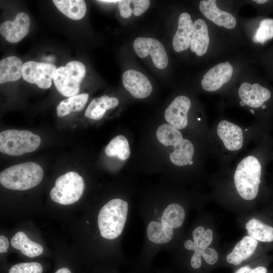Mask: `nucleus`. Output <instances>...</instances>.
Masks as SVG:
<instances>
[{"mask_svg": "<svg viewBox=\"0 0 273 273\" xmlns=\"http://www.w3.org/2000/svg\"><path fill=\"white\" fill-rule=\"evenodd\" d=\"M43 171L33 162L13 165L0 173V183L4 187L14 190H26L37 186L42 180Z\"/></svg>", "mask_w": 273, "mask_h": 273, "instance_id": "nucleus-1", "label": "nucleus"}, {"mask_svg": "<svg viewBox=\"0 0 273 273\" xmlns=\"http://www.w3.org/2000/svg\"><path fill=\"white\" fill-rule=\"evenodd\" d=\"M127 212L128 203L120 199H112L104 205L98 218L102 237L109 240L117 238L125 225Z\"/></svg>", "mask_w": 273, "mask_h": 273, "instance_id": "nucleus-2", "label": "nucleus"}, {"mask_svg": "<svg viewBox=\"0 0 273 273\" xmlns=\"http://www.w3.org/2000/svg\"><path fill=\"white\" fill-rule=\"evenodd\" d=\"M261 166L253 156L244 158L238 165L234 174L236 188L243 199L251 200L257 195L260 183Z\"/></svg>", "mask_w": 273, "mask_h": 273, "instance_id": "nucleus-3", "label": "nucleus"}, {"mask_svg": "<svg viewBox=\"0 0 273 273\" xmlns=\"http://www.w3.org/2000/svg\"><path fill=\"white\" fill-rule=\"evenodd\" d=\"M40 143L39 136L28 130L8 129L0 133V151L10 156L33 152Z\"/></svg>", "mask_w": 273, "mask_h": 273, "instance_id": "nucleus-4", "label": "nucleus"}, {"mask_svg": "<svg viewBox=\"0 0 273 273\" xmlns=\"http://www.w3.org/2000/svg\"><path fill=\"white\" fill-rule=\"evenodd\" d=\"M84 189L82 176L76 172H68L56 180L55 185L50 192L51 198L60 204H72L79 200Z\"/></svg>", "mask_w": 273, "mask_h": 273, "instance_id": "nucleus-5", "label": "nucleus"}, {"mask_svg": "<svg viewBox=\"0 0 273 273\" xmlns=\"http://www.w3.org/2000/svg\"><path fill=\"white\" fill-rule=\"evenodd\" d=\"M85 72L83 64L77 61L69 62L65 66L57 68L53 80L58 91L65 97L77 95Z\"/></svg>", "mask_w": 273, "mask_h": 273, "instance_id": "nucleus-6", "label": "nucleus"}, {"mask_svg": "<svg viewBox=\"0 0 273 273\" xmlns=\"http://www.w3.org/2000/svg\"><path fill=\"white\" fill-rule=\"evenodd\" d=\"M56 70V66L52 64L28 61L23 64L22 77L29 83H35L40 88L47 89L52 85Z\"/></svg>", "mask_w": 273, "mask_h": 273, "instance_id": "nucleus-7", "label": "nucleus"}, {"mask_svg": "<svg viewBox=\"0 0 273 273\" xmlns=\"http://www.w3.org/2000/svg\"><path fill=\"white\" fill-rule=\"evenodd\" d=\"M133 47L139 57L144 58L150 55L155 66L157 68L163 69L167 66L168 59L165 49L156 39L137 37L133 41Z\"/></svg>", "mask_w": 273, "mask_h": 273, "instance_id": "nucleus-8", "label": "nucleus"}, {"mask_svg": "<svg viewBox=\"0 0 273 273\" xmlns=\"http://www.w3.org/2000/svg\"><path fill=\"white\" fill-rule=\"evenodd\" d=\"M122 78L124 87L135 98H145L152 92L150 80L140 71L128 70L123 73Z\"/></svg>", "mask_w": 273, "mask_h": 273, "instance_id": "nucleus-9", "label": "nucleus"}, {"mask_svg": "<svg viewBox=\"0 0 273 273\" xmlns=\"http://www.w3.org/2000/svg\"><path fill=\"white\" fill-rule=\"evenodd\" d=\"M30 25L28 15L24 12H20L16 15L13 21H7L1 23L0 32L8 42H17L28 34Z\"/></svg>", "mask_w": 273, "mask_h": 273, "instance_id": "nucleus-10", "label": "nucleus"}, {"mask_svg": "<svg viewBox=\"0 0 273 273\" xmlns=\"http://www.w3.org/2000/svg\"><path fill=\"white\" fill-rule=\"evenodd\" d=\"M191 102L186 96L175 98L166 109L164 118L168 124L177 129H183L188 124V113Z\"/></svg>", "mask_w": 273, "mask_h": 273, "instance_id": "nucleus-11", "label": "nucleus"}, {"mask_svg": "<svg viewBox=\"0 0 273 273\" xmlns=\"http://www.w3.org/2000/svg\"><path fill=\"white\" fill-rule=\"evenodd\" d=\"M233 72V67L228 61L216 64L203 76L201 80L203 89L208 92L218 89L231 80Z\"/></svg>", "mask_w": 273, "mask_h": 273, "instance_id": "nucleus-12", "label": "nucleus"}, {"mask_svg": "<svg viewBox=\"0 0 273 273\" xmlns=\"http://www.w3.org/2000/svg\"><path fill=\"white\" fill-rule=\"evenodd\" d=\"M238 95L245 105L253 108L263 105L271 97L270 91L259 84L242 83L239 87Z\"/></svg>", "mask_w": 273, "mask_h": 273, "instance_id": "nucleus-13", "label": "nucleus"}, {"mask_svg": "<svg viewBox=\"0 0 273 273\" xmlns=\"http://www.w3.org/2000/svg\"><path fill=\"white\" fill-rule=\"evenodd\" d=\"M201 13L209 20L219 26L232 29L236 25L235 18L230 13L220 10L215 0H203L199 5Z\"/></svg>", "mask_w": 273, "mask_h": 273, "instance_id": "nucleus-14", "label": "nucleus"}, {"mask_svg": "<svg viewBox=\"0 0 273 273\" xmlns=\"http://www.w3.org/2000/svg\"><path fill=\"white\" fill-rule=\"evenodd\" d=\"M217 133L228 150L237 151L242 148L243 131L238 125L227 120H222L217 125Z\"/></svg>", "mask_w": 273, "mask_h": 273, "instance_id": "nucleus-15", "label": "nucleus"}, {"mask_svg": "<svg viewBox=\"0 0 273 273\" xmlns=\"http://www.w3.org/2000/svg\"><path fill=\"white\" fill-rule=\"evenodd\" d=\"M194 23L190 14L181 13L178 18L177 29L172 40L173 48L176 52L187 50L190 46Z\"/></svg>", "mask_w": 273, "mask_h": 273, "instance_id": "nucleus-16", "label": "nucleus"}, {"mask_svg": "<svg viewBox=\"0 0 273 273\" xmlns=\"http://www.w3.org/2000/svg\"><path fill=\"white\" fill-rule=\"evenodd\" d=\"M209 43V37L207 24L203 19H198L194 23L190 50L197 56H202L206 53Z\"/></svg>", "mask_w": 273, "mask_h": 273, "instance_id": "nucleus-17", "label": "nucleus"}, {"mask_svg": "<svg viewBox=\"0 0 273 273\" xmlns=\"http://www.w3.org/2000/svg\"><path fill=\"white\" fill-rule=\"evenodd\" d=\"M257 244V241L249 236L244 237L237 243L233 251L227 255L226 261L235 265L240 264L253 254Z\"/></svg>", "mask_w": 273, "mask_h": 273, "instance_id": "nucleus-18", "label": "nucleus"}, {"mask_svg": "<svg viewBox=\"0 0 273 273\" xmlns=\"http://www.w3.org/2000/svg\"><path fill=\"white\" fill-rule=\"evenodd\" d=\"M22 61L16 56H10L0 61V83L18 80L22 75Z\"/></svg>", "mask_w": 273, "mask_h": 273, "instance_id": "nucleus-19", "label": "nucleus"}, {"mask_svg": "<svg viewBox=\"0 0 273 273\" xmlns=\"http://www.w3.org/2000/svg\"><path fill=\"white\" fill-rule=\"evenodd\" d=\"M118 104L119 101L117 98L106 95L94 99L86 108L85 116L94 120H100L108 110L116 107Z\"/></svg>", "mask_w": 273, "mask_h": 273, "instance_id": "nucleus-20", "label": "nucleus"}, {"mask_svg": "<svg viewBox=\"0 0 273 273\" xmlns=\"http://www.w3.org/2000/svg\"><path fill=\"white\" fill-rule=\"evenodd\" d=\"M12 246L20 250L21 253L30 258L41 255L43 252L42 247L38 243L30 240L22 232H18L11 240Z\"/></svg>", "mask_w": 273, "mask_h": 273, "instance_id": "nucleus-21", "label": "nucleus"}, {"mask_svg": "<svg viewBox=\"0 0 273 273\" xmlns=\"http://www.w3.org/2000/svg\"><path fill=\"white\" fill-rule=\"evenodd\" d=\"M53 2L62 13L73 20L82 19L86 12V4L83 0H54Z\"/></svg>", "mask_w": 273, "mask_h": 273, "instance_id": "nucleus-22", "label": "nucleus"}, {"mask_svg": "<svg viewBox=\"0 0 273 273\" xmlns=\"http://www.w3.org/2000/svg\"><path fill=\"white\" fill-rule=\"evenodd\" d=\"M174 147V151L170 154L172 163L177 166H184L191 161L194 148L192 143L183 139Z\"/></svg>", "mask_w": 273, "mask_h": 273, "instance_id": "nucleus-23", "label": "nucleus"}, {"mask_svg": "<svg viewBox=\"0 0 273 273\" xmlns=\"http://www.w3.org/2000/svg\"><path fill=\"white\" fill-rule=\"evenodd\" d=\"M149 240L156 244H164L171 240L173 236V229L166 224L152 221L147 230Z\"/></svg>", "mask_w": 273, "mask_h": 273, "instance_id": "nucleus-24", "label": "nucleus"}, {"mask_svg": "<svg viewBox=\"0 0 273 273\" xmlns=\"http://www.w3.org/2000/svg\"><path fill=\"white\" fill-rule=\"evenodd\" d=\"M86 93L77 95L62 101L57 108V115L62 117L73 112L82 110L88 100Z\"/></svg>", "mask_w": 273, "mask_h": 273, "instance_id": "nucleus-25", "label": "nucleus"}, {"mask_svg": "<svg viewBox=\"0 0 273 273\" xmlns=\"http://www.w3.org/2000/svg\"><path fill=\"white\" fill-rule=\"evenodd\" d=\"M249 236L261 242L273 241V228L263 223L260 220L252 218L246 224Z\"/></svg>", "mask_w": 273, "mask_h": 273, "instance_id": "nucleus-26", "label": "nucleus"}, {"mask_svg": "<svg viewBox=\"0 0 273 273\" xmlns=\"http://www.w3.org/2000/svg\"><path fill=\"white\" fill-rule=\"evenodd\" d=\"M106 154L109 157H117L121 160L129 158L130 151L126 138L119 135L112 139L105 149Z\"/></svg>", "mask_w": 273, "mask_h": 273, "instance_id": "nucleus-27", "label": "nucleus"}, {"mask_svg": "<svg viewBox=\"0 0 273 273\" xmlns=\"http://www.w3.org/2000/svg\"><path fill=\"white\" fill-rule=\"evenodd\" d=\"M185 217V212L183 208L178 204H171L164 210L161 217V222L172 229L178 228L183 224Z\"/></svg>", "mask_w": 273, "mask_h": 273, "instance_id": "nucleus-28", "label": "nucleus"}, {"mask_svg": "<svg viewBox=\"0 0 273 273\" xmlns=\"http://www.w3.org/2000/svg\"><path fill=\"white\" fill-rule=\"evenodd\" d=\"M156 136L165 146H174L183 139L182 134L178 129L169 124L160 125L157 130Z\"/></svg>", "mask_w": 273, "mask_h": 273, "instance_id": "nucleus-29", "label": "nucleus"}, {"mask_svg": "<svg viewBox=\"0 0 273 273\" xmlns=\"http://www.w3.org/2000/svg\"><path fill=\"white\" fill-rule=\"evenodd\" d=\"M193 237L195 245L194 252L200 254L201 251L208 248L213 239L211 230L206 231L203 226L197 227L193 232Z\"/></svg>", "mask_w": 273, "mask_h": 273, "instance_id": "nucleus-30", "label": "nucleus"}, {"mask_svg": "<svg viewBox=\"0 0 273 273\" xmlns=\"http://www.w3.org/2000/svg\"><path fill=\"white\" fill-rule=\"evenodd\" d=\"M273 38V19L262 20L257 29L253 40L256 42L263 43L268 39Z\"/></svg>", "mask_w": 273, "mask_h": 273, "instance_id": "nucleus-31", "label": "nucleus"}, {"mask_svg": "<svg viewBox=\"0 0 273 273\" xmlns=\"http://www.w3.org/2000/svg\"><path fill=\"white\" fill-rule=\"evenodd\" d=\"M42 265L36 262L20 263L13 265L9 273H42Z\"/></svg>", "mask_w": 273, "mask_h": 273, "instance_id": "nucleus-32", "label": "nucleus"}, {"mask_svg": "<svg viewBox=\"0 0 273 273\" xmlns=\"http://www.w3.org/2000/svg\"><path fill=\"white\" fill-rule=\"evenodd\" d=\"M130 5L132 13L136 16L141 15L148 9L150 1L148 0H132Z\"/></svg>", "mask_w": 273, "mask_h": 273, "instance_id": "nucleus-33", "label": "nucleus"}, {"mask_svg": "<svg viewBox=\"0 0 273 273\" xmlns=\"http://www.w3.org/2000/svg\"><path fill=\"white\" fill-rule=\"evenodd\" d=\"M201 256L209 264H215L218 260V254L213 249L206 248L200 252Z\"/></svg>", "mask_w": 273, "mask_h": 273, "instance_id": "nucleus-34", "label": "nucleus"}, {"mask_svg": "<svg viewBox=\"0 0 273 273\" xmlns=\"http://www.w3.org/2000/svg\"><path fill=\"white\" fill-rule=\"evenodd\" d=\"M118 8L120 15L123 18H129L132 13L130 0L119 1Z\"/></svg>", "mask_w": 273, "mask_h": 273, "instance_id": "nucleus-35", "label": "nucleus"}, {"mask_svg": "<svg viewBox=\"0 0 273 273\" xmlns=\"http://www.w3.org/2000/svg\"><path fill=\"white\" fill-rule=\"evenodd\" d=\"M191 265L194 268H198L201 265V255L194 252L191 259Z\"/></svg>", "mask_w": 273, "mask_h": 273, "instance_id": "nucleus-36", "label": "nucleus"}, {"mask_svg": "<svg viewBox=\"0 0 273 273\" xmlns=\"http://www.w3.org/2000/svg\"><path fill=\"white\" fill-rule=\"evenodd\" d=\"M9 243L8 239L2 235L0 236V252L1 253L7 252L9 247Z\"/></svg>", "mask_w": 273, "mask_h": 273, "instance_id": "nucleus-37", "label": "nucleus"}, {"mask_svg": "<svg viewBox=\"0 0 273 273\" xmlns=\"http://www.w3.org/2000/svg\"><path fill=\"white\" fill-rule=\"evenodd\" d=\"M248 273H267V269L263 266H258L251 269Z\"/></svg>", "mask_w": 273, "mask_h": 273, "instance_id": "nucleus-38", "label": "nucleus"}, {"mask_svg": "<svg viewBox=\"0 0 273 273\" xmlns=\"http://www.w3.org/2000/svg\"><path fill=\"white\" fill-rule=\"evenodd\" d=\"M185 247L188 250H194L195 249V245L194 242L190 240H187L184 244Z\"/></svg>", "mask_w": 273, "mask_h": 273, "instance_id": "nucleus-39", "label": "nucleus"}, {"mask_svg": "<svg viewBox=\"0 0 273 273\" xmlns=\"http://www.w3.org/2000/svg\"><path fill=\"white\" fill-rule=\"evenodd\" d=\"M251 269L249 266H245L237 270L235 273H248Z\"/></svg>", "mask_w": 273, "mask_h": 273, "instance_id": "nucleus-40", "label": "nucleus"}, {"mask_svg": "<svg viewBox=\"0 0 273 273\" xmlns=\"http://www.w3.org/2000/svg\"><path fill=\"white\" fill-rule=\"evenodd\" d=\"M55 273H71L67 268H61L56 271Z\"/></svg>", "mask_w": 273, "mask_h": 273, "instance_id": "nucleus-41", "label": "nucleus"}, {"mask_svg": "<svg viewBox=\"0 0 273 273\" xmlns=\"http://www.w3.org/2000/svg\"><path fill=\"white\" fill-rule=\"evenodd\" d=\"M98 2H102V3H112L119 2V1H116V0H103V1H98Z\"/></svg>", "mask_w": 273, "mask_h": 273, "instance_id": "nucleus-42", "label": "nucleus"}, {"mask_svg": "<svg viewBox=\"0 0 273 273\" xmlns=\"http://www.w3.org/2000/svg\"><path fill=\"white\" fill-rule=\"evenodd\" d=\"M255 2H256L257 4H263L267 2L266 0H254Z\"/></svg>", "mask_w": 273, "mask_h": 273, "instance_id": "nucleus-43", "label": "nucleus"}, {"mask_svg": "<svg viewBox=\"0 0 273 273\" xmlns=\"http://www.w3.org/2000/svg\"><path fill=\"white\" fill-rule=\"evenodd\" d=\"M240 104L242 106H244L245 105V103L242 101L240 102Z\"/></svg>", "mask_w": 273, "mask_h": 273, "instance_id": "nucleus-44", "label": "nucleus"}, {"mask_svg": "<svg viewBox=\"0 0 273 273\" xmlns=\"http://www.w3.org/2000/svg\"><path fill=\"white\" fill-rule=\"evenodd\" d=\"M265 107H266V105H263L262 106V108L263 109L265 108Z\"/></svg>", "mask_w": 273, "mask_h": 273, "instance_id": "nucleus-45", "label": "nucleus"}, {"mask_svg": "<svg viewBox=\"0 0 273 273\" xmlns=\"http://www.w3.org/2000/svg\"><path fill=\"white\" fill-rule=\"evenodd\" d=\"M250 111H251V112L252 114H254V111H253L252 109H251V110H250Z\"/></svg>", "mask_w": 273, "mask_h": 273, "instance_id": "nucleus-46", "label": "nucleus"}, {"mask_svg": "<svg viewBox=\"0 0 273 273\" xmlns=\"http://www.w3.org/2000/svg\"><path fill=\"white\" fill-rule=\"evenodd\" d=\"M193 163V161H190V163H189V164H190V165H192Z\"/></svg>", "mask_w": 273, "mask_h": 273, "instance_id": "nucleus-47", "label": "nucleus"}, {"mask_svg": "<svg viewBox=\"0 0 273 273\" xmlns=\"http://www.w3.org/2000/svg\"><path fill=\"white\" fill-rule=\"evenodd\" d=\"M198 120H200V118H198Z\"/></svg>", "mask_w": 273, "mask_h": 273, "instance_id": "nucleus-48", "label": "nucleus"}]
</instances>
